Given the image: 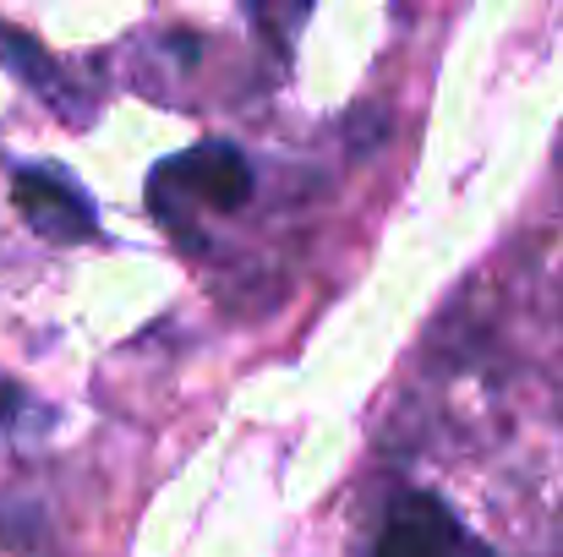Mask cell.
I'll return each mask as SVG.
<instances>
[{"label": "cell", "mask_w": 563, "mask_h": 557, "mask_svg": "<svg viewBox=\"0 0 563 557\" xmlns=\"http://www.w3.org/2000/svg\"><path fill=\"white\" fill-rule=\"evenodd\" d=\"M252 197V165L235 143H197L187 154L165 159L148 181V208L176 230L197 208L208 213H235Z\"/></svg>", "instance_id": "cell-1"}, {"label": "cell", "mask_w": 563, "mask_h": 557, "mask_svg": "<svg viewBox=\"0 0 563 557\" xmlns=\"http://www.w3.org/2000/svg\"><path fill=\"white\" fill-rule=\"evenodd\" d=\"M11 202L27 219V230L44 235V241H55V246L93 241V230H99L93 197L71 181L66 170H55V165H22L11 176Z\"/></svg>", "instance_id": "cell-2"}, {"label": "cell", "mask_w": 563, "mask_h": 557, "mask_svg": "<svg viewBox=\"0 0 563 557\" xmlns=\"http://www.w3.org/2000/svg\"><path fill=\"white\" fill-rule=\"evenodd\" d=\"M373 557H493V553L454 520V509H443L438 498L416 492V498H405L388 514Z\"/></svg>", "instance_id": "cell-3"}, {"label": "cell", "mask_w": 563, "mask_h": 557, "mask_svg": "<svg viewBox=\"0 0 563 557\" xmlns=\"http://www.w3.org/2000/svg\"><path fill=\"white\" fill-rule=\"evenodd\" d=\"M0 60L22 77V82H33L44 99H55L60 110H66V82H60V71H55V60L27 38V33H16V27H0Z\"/></svg>", "instance_id": "cell-4"}]
</instances>
